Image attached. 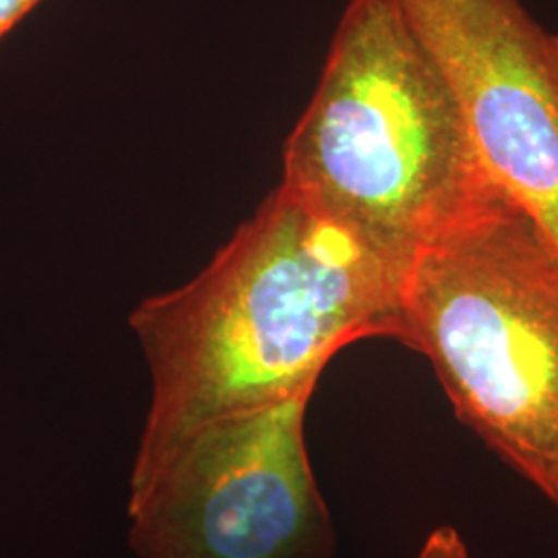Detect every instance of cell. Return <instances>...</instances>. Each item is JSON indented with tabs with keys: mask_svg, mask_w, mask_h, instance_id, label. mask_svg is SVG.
<instances>
[{
	"mask_svg": "<svg viewBox=\"0 0 558 558\" xmlns=\"http://www.w3.org/2000/svg\"><path fill=\"white\" fill-rule=\"evenodd\" d=\"M46 0H0V40Z\"/></svg>",
	"mask_w": 558,
	"mask_h": 558,
	"instance_id": "obj_6",
	"label": "cell"
},
{
	"mask_svg": "<svg viewBox=\"0 0 558 558\" xmlns=\"http://www.w3.org/2000/svg\"><path fill=\"white\" fill-rule=\"evenodd\" d=\"M403 278L279 184L197 278L129 325L151 375L141 437L315 391L341 348L403 341Z\"/></svg>",
	"mask_w": 558,
	"mask_h": 558,
	"instance_id": "obj_1",
	"label": "cell"
},
{
	"mask_svg": "<svg viewBox=\"0 0 558 558\" xmlns=\"http://www.w3.org/2000/svg\"><path fill=\"white\" fill-rule=\"evenodd\" d=\"M403 343L459 418L558 507V248L509 195L426 244L401 286Z\"/></svg>",
	"mask_w": 558,
	"mask_h": 558,
	"instance_id": "obj_3",
	"label": "cell"
},
{
	"mask_svg": "<svg viewBox=\"0 0 558 558\" xmlns=\"http://www.w3.org/2000/svg\"><path fill=\"white\" fill-rule=\"evenodd\" d=\"M313 391L141 437L129 539L140 558H327L331 523L304 416Z\"/></svg>",
	"mask_w": 558,
	"mask_h": 558,
	"instance_id": "obj_4",
	"label": "cell"
},
{
	"mask_svg": "<svg viewBox=\"0 0 558 558\" xmlns=\"http://www.w3.org/2000/svg\"><path fill=\"white\" fill-rule=\"evenodd\" d=\"M281 186L405 276L420 251L507 195L398 0H350Z\"/></svg>",
	"mask_w": 558,
	"mask_h": 558,
	"instance_id": "obj_2",
	"label": "cell"
},
{
	"mask_svg": "<svg viewBox=\"0 0 558 558\" xmlns=\"http://www.w3.org/2000/svg\"><path fill=\"white\" fill-rule=\"evenodd\" d=\"M488 174L558 248V34L519 0H398Z\"/></svg>",
	"mask_w": 558,
	"mask_h": 558,
	"instance_id": "obj_5",
	"label": "cell"
}]
</instances>
